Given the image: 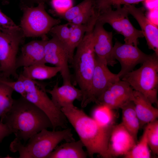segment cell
Instances as JSON below:
<instances>
[{"mask_svg":"<svg viewBox=\"0 0 158 158\" xmlns=\"http://www.w3.org/2000/svg\"><path fill=\"white\" fill-rule=\"evenodd\" d=\"M51 4L57 14L64 12L73 6L72 0H51Z\"/></svg>","mask_w":158,"mask_h":158,"instance_id":"33","label":"cell"},{"mask_svg":"<svg viewBox=\"0 0 158 158\" xmlns=\"http://www.w3.org/2000/svg\"><path fill=\"white\" fill-rule=\"evenodd\" d=\"M60 109L74 128L90 157L96 154L103 158H112L109 151V138L114 125L104 127L82 109L74 105Z\"/></svg>","mask_w":158,"mask_h":158,"instance_id":"1","label":"cell"},{"mask_svg":"<svg viewBox=\"0 0 158 158\" xmlns=\"http://www.w3.org/2000/svg\"><path fill=\"white\" fill-rule=\"evenodd\" d=\"M15 81H11L0 78V80L10 87L14 91L20 94V95L24 97L26 92L22 80L18 76Z\"/></svg>","mask_w":158,"mask_h":158,"instance_id":"32","label":"cell"},{"mask_svg":"<svg viewBox=\"0 0 158 158\" xmlns=\"http://www.w3.org/2000/svg\"><path fill=\"white\" fill-rule=\"evenodd\" d=\"M45 64H38L23 67L21 73L25 77L32 80H43L51 79L60 72L59 68L49 66Z\"/></svg>","mask_w":158,"mask_h":158,"instance_id":"21","label":"cell"},{"mask_svg":"<svg viewBox=\"0 0 158 158\" xmlns=\"http://www.w3.org/2000/svg\"><path fill=\"white\" fill-rule=\"evenodd\" d=\"M12 133L8 126L0 120V142Z\"/></svg>","mask_w":158,"mask_h":158,"instance_id":"34","label":"cell"},{"mask_svg":"<svg viewBox=\"0 0 158 158\" xmlns=\"http://www.w3.org/2000/svg\"><path fill=\"white\" fill-rule=\"evenodd\" d=\"M123 6L129 14L132 15L140 25L149 48L158 55V28L145 15L142 7L137 8L133 5Z\"/></svg>","mask_w":158,"mask_h":158,"instance_id":"14","label":"cell"},{"mask_svg":"<svg viewBox=\"0 0 158 158\" xmlns=\"http://www.w3.org/2000/svg\"><path fill=\"white\" fill-rule=\"evenodd\" d=\"M146 131L148 143L152 153L158 154V121L147 124L145 128Z\"/></svg>","mask_w":158,"mask_h":158,"instance_id":"27","label":"cell"},{"mask_svg":"<svg viewBox=\"0 0 158 158\" xmlns=\"http://www.w3.org/2000/svg\"><path fill=\"white\" fill-rule=\"evenodd\" d=\"M112 56L113 58L117 60L121 64V69L118 74L121 78L133 70L137 64H142L149 55L143 53L137 46L116 41L113 46Z\"/></svg>","mask_w":158,"mask_h":158,"instance_id":"10","label":"cell"},{"mask_svg":"<svg viewBox=\"0 0 158 158\" xmlns=\"http://www.w3.org/2000/svg\"><path fill=\"white\" fill-rule=\"evenodd\" d=\"M146 0H95L96 7L100 12L109 7L122 5H133Z\"/></svg>","mask_w":158,"mask_h":158,"instance_id":"30","label":"cell"},{"mask_svg":"<svg viewBox=\"0 0 158 158\" xmlns=\"http://www.w3.org/2000/svg\"><path fill=\"white\" fill-rule=\"evenodd\" d=\"M21 30H0V66L2 78L11 76L17 79L16 63L20 45L23 41Z\"/></svg>","mask_w":158,"mask_h":158,"instance_id":"8","label":"cell"},{"mask_svg":"<svg viewBox=\"0 0 158 158\" xmlns=\"http://www.w3.org/2000/svg\"><path fill=\"white\" fill-rule=\"evenodd\" d=\"M0 30L2 31L9 30H21L19 26L17 25L9 17L0 9Z\"/></svg>","mask_w":158,"mask_h":158,"instance_id":"31","label":"cell"},{"mask_svg":"<svg viewBox=\"0 0 158 158\" xmlns=\"http://www.w3.org/2000/svg\"><path fill=\"white\" fill-rule=\"evenodd\" d=\"M126 158H150L151 157L147 133L145 129L140 139L133 147L124 156Z\"/></svg>","mask_w":158,"mask_h":158,"instance_id":"26","label":"cell"},{"mask_svg":"<svg viewBox=\"0 0 158 158\" xmlns=\"http://www.w3.org/2000/svg\"><path fill=\"white\" fill-rule=\"evenodd\" d=\"M106 62L96 56V62L87 100L88 104L96 103L102 93L112 84L120 80L118 74L111 72Z\"/></svg>","mask_w":158,"mask_h":158,"instance_id":"11","label":"cell"},{"mask_svg":"<svg viewBox=\"0 0 158 158\" xmlns=\"http://www.w3.org/2000/svg\"><path fill=\"white\" fill-rule=\"evenodd\" d=\"M35 1V2H37L38 4L44 2L45 3V2L47 0H33Z\"/></svg>","mask_w":158,"mask_h":158,"instance_id":"35","label":"cell"},{"mask_svg":"<svg viewBox=\"0 0 158 158\" xmlns=\"http://www.w3.org/2000/svg\"><path fill=\"white\" fill-rule=\"evenodd\" d=\"M84 147L80 139L66 142L57 146L46 158H86L87 154L84 150Z\"/></svg>","mask_w":158,"mask_h":158,"instance_id":"20","label":"cell"},{"mask_svg":"<svg viewBox=\"0 0 158 158\" xmlns=\"http://www.w3.org/2000/svg\"><path fill=\"white\" fill-rule=\"evenodd\" d=\"M139 68L129 72L122 78L134 90L141 93L152 104L158 105V55L154 52Z\"/></svg>","mask_w":158,"mask_h":158,"instance_id":"5","label":"cell"},{"mask_svg":"<svg viewBox=\"0 0 158 158\" xmlns=\"http://www.w3.org/2000/svg\"><path fill=\"white\" fill-rule=\"evenodd\" d=\"M46 92L51 95L52 102L60 109L73 105L75 100L81 101L82 98L81 90L75 87L71 83L63 84L59 86L57 82L52 89L46 90Z\"/></svg>","mask_w":158,"mask_h":158,"instance_id":"17","label":"cell"},{"mask_svg":"<svg viewBox=\"0 0 158 158\" xmlns=\"http://www.w3.org/2000/svg\"><path fill=\"white\" fill-rule=\"evenodd\" d=\"M115 7V10L110 7L101 11L97 21L104 25L109 24L117 32L124 36L125 43L137 46L139 39L144 37L142 32L131 24L128 18L129 14L124 6H118Z\"/></svg>","mask_w":158,"mask_h":158,"instance_id":"7","label":"cell"},{"mask_svg":"<svg viewBox=\"0 0 158 158\" xmlns=\"http://www.w3.org/2000/svg\"><path fill=\"white\" fill-rule=\"evenodd\" d=\"M121 109L122 113L121 123L137 140L140 123L133 102L130 101L127 103Z\"/></svg>","mask_w":158,"mask_h":158,"instance_id":"22","label":"cell"},{"mask_svg":"<svg viewBox=\"0 0 158 158\" xmlns=\"http://www.w3.org/2000/svg\"><path fill=\"white\" fill-rule=\"evenodd\" d=\"M135 109L140 123V127L157 120L158 109L143 95L133 90L132 100Z\"/></svg>","mask_w":158,"mask_h":158,"instance_id":"19","label":"cell"},{"mask_svg":"<svg viewBox=\"0 0 158 158\" xmlns=\"http://www.w3.org/2000/svg\"><path fill=\"white\" fill-rule=\"evenodd\" d=\"M136 141L121 123L114 125L109 140V153L112 157L124 156L133 147Z\"/></svg>","mask_w":158,"mask_h":158,"instance_id":"15","label":"cell"},{"mask_svg":"<svg viewBox=\"0 0 158 158\" xmlns=\"http://www.w3.org/2000/svg\"><path fill=\"white\" fill-rule=\"evenodd\" d=\"M46 63L54 65L61 69L60 73L63 84L71 83V76L68 63L69 57L65 47L55 37L47 40L44 47Z\"/></svg>","mask_w":158,"mask_h":158,"instance_id":"12","label":"cell"},{"mask_svg":"<svg viewBox=\"0 0 158 158\" xmlns=\"http://www.w3.org/2000/svg\"><path fill=\"white\" fill-rule=\"evenodd\" d=\"M22 9L23 15L19 26L24 37L47 39L46 35L60 23V19L53 18L46 12L44 3H39L36 7L23 6Z\"/></svg>","mask_w":158,"mask_h":158,"instance_id":"6","label":"cell"},{"mask_svg":"<svg viewBox=\"0 0 158 158\" xmlns=\"http://www.w3.org/2000/svg\"><path fill=\"white\" fill-rule=\"evenodd\" d=\"M49 32L52 37H55L65 47L71 33V28L68 23L61 25L59 24L54 26Z\"/></svg>","mask_w":158,"mask_h":158,"instance_id":"29","label":"cell"},{"mask_svg":"<svg viewBox=\"0 0 158 158\" xmlns=\"http://www.w3.org/2000/svg\"><path fill=\"white\" fill-rule=\"evenodd\" d=\"M113 110L102 105L98 106L92 112V118L100 126L107 127L114 125L115 114Z\"/></svg>","mask_w":158,"mask_h":158,"instance_id":"24","label":"cell"},{"mask_svg":"<svg viewBox=\"0 0 158 158\" xmlns=\"http://www.w3.org/2000/svg\"><path fill=\"white\" fill-rule=\"evenodd\" d=\"M28 140L26 144H23L15 138L10 144V150L13 152H18L19 158H46L61 141L75 140L71 129L67 128L60 131L44 129Z\"/></svg>","mask_w":158,"mask_h":158,"instance_id":"3","label":"cell"},{"mask_svg":"<svg viewBox=\"0 0 158 158\" xmlns=\"http://www.w3.org/2000/svg\"><path fill=\"white\" fill-rule=\"evenodd\" d=\"M93 30L86 32L76 48L71 62L76 82L82 93L81 106L83 108L88 105L87 100L95 65Z\"/></svg>","mask_w":158,"mask_h":158,"instance_id":"4","label":"cell"},{"mask_svg":"<svg viewBox=\"0 0 158 158\" xmlns=\"http://www.w3.org/2000/svg\"><path fill=\"white\" fill-rule=\"evenodd\" d=\"M133 90L127 82L120 80L109 86L103 94L109 103L119 109L132 101Z\"/></svg>","mask_w":158,"mask_h":158,"instance_id":"18","label":"cell"},{"mask_svg":"<svg viewBox=\"0 0 158 158\" xmlns=\"http://www.w3.org/2000/svg\"><path fill=\"white\" fill-rule=\"evenodd\" d=\"M95 1V0H84L77 5L72 6L64 12L57 15L68 22H70Z\"/></svg>","mask_w":158,"mask_h":158,"instance_id":"28","label":"cell"},{"mask_svg":"<svg viewBox=\"0 0 158 158\" xmlns=\"http://www.w3.org/2000/svg\"><path fill=\"white\" fill-rule=\"evenodd\" d=\"M2 122L8 126L16 139L24 142L42 130L53 128L45 113L21 96L14 99L11 108Z\"/></svg>","mask_w":158,"mask_h":158,"instance_id":"2","label":"cell"},{"mask_svg":"<svg viewBox=\"0 0 158 158\" xmlns=\"http://www.w3.org/2000/svg\"><path fill=\"white\" fill-rule=\"evenodd\" d=\"M104 25L97 21L93 30L94 51L97 58L107 62L108 65L113 66L116 62L112 56L113 34L106 30Z\"/></svg>","mask_w":158,"mask_h":158,"instance_id":"13","label":"cell"},{"mask_svg":"<svg viewBox=\"0 0 158 158\" xmlns=\"http://www.w3.org/2000/svg\"><path fill=\"white\" fill-rule=\"evenodd\" d=\"M13 91L10 87L0 80V118L1 121L12 106Z\"/></svg>","mask_w":158,"mask_h":158,"instance_id":"25","label":"cell"},{"mask_svg":"<svg viewBox=\"0 0 158 158\" xmlns=\"http://www.w3.org/2000/svg\"><path fill=\"white\" fill-rule=\"evenodd\" d=\"M69 25L71 28L70 35L65 47L69 55V62L71 63L75 49L82 41L86 32L94 28L86 24Z\"/></svg>","mask_w":158,"mask_h":158,"instance_id":"23","label":"cell"},{"mask_svg":"<svg viewBox=\"0 0 158 158\" xmlns=\"http://www.w3.org/2000/svg\"><path fill=\"white\" fill-rule=\"evenodd\" d=\"M47 40V39H42L32 40L23 45L20 55L17 57L16 69L38 64L46 63L44 47Z\"/></svg>","mask_w":158,"mask_h":158,"instance_id":"16","label":"cell"},{"mask_svg":"<svg viewBox=\"0 0 158 158\" xmlns=\"http://www.w3.org/2000/svg\"><path fill=\"white\" fill-rule=\"evenodd\" d=\"M1 67H0V78H1Z\"/></svg>","mask_w":158,"mask_h":158,"instance_id":"36","label":"cell"},{"mask_svg":"<svg viewBox=\"0 0 158 158\" xmlns=\"http://www.w3.org/2000/svg\"><path fill=\"white\" fill-rule=\"evenodd\" d=\"M45 86L40 82L30 92L24 97L42 110L47 116L53 126V130L60 127L67 128V119L61 110L56 107L47 94Z\"/></svg>","mask_w":158,"mask_h":158,"instance_id":"9","label":"cell"}]
</instances>
